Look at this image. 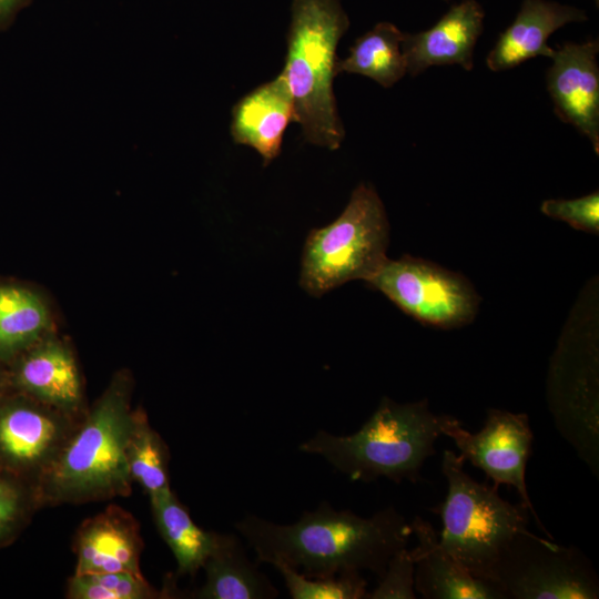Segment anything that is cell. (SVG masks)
Here are the masks:
<instances>
[{
  "mask_svg": "<svg viewBox=\"0 0 599 599\" xmlns=\"http://www.w3.org/2000/svg\"><path fill=\"white\" fill-rule=\"evenodd\" d=\"M404 33L393 23L383 21L357 38L348 55L338 59L336 73L367 77L384 88H390L406 73L402 49Z\"/></svg>",
  "mask_w": 599,
  "mask_h": 599,
  "instance_id": "19",
  "label": "cell"
},
{
  "mask_svg": "<svg viewBox=\"0 0 599 599\" xmlns=\"http://www.w3.org/2000/svg\"><path fill=\"white\" fill-rule=\"evenodd\" d=\"M67 596L72 599H146L159 597L144 577L130 572L73 575Z\"/></svg>",
  "mask_w": 599,
  "mask_h": 599,
  "instance_id": "24",
  "label": "cell"
},
{
  "mask_svg": "<svg viewBox=\"0 0 599 599\" xmlns=\"http://www.w3.org/2000/svg\"><path fill=\"white\" fill-rule=\"evenodd\" d=\"M417 546L409 550L414 561V589L426 599H502L489 582L475 577L439 542L429 521L416 516L410 522Z\"/></svg>",
  "mask_w": 599,
  "mask_h": 599,
  "instance_id": "16",
  "label": "cell"
},
{
  "mask_svg": "<svg viewBox=\"0 0 599 599\" xmlns=\"http://www.w3.org/2000/svg\"><path fill=\"white\" fill-rule=\"evenodd\" d=\"M16 383L31 397L70 415L82 400L81 379L72 353L57 341H47L23 356Z\"/></svg>",
  "mask_w": 599,
  "mask_h": 599,
  "instance_id": "17",
  "label": "cell"
},
{
  "mask_svg": "<svg viewBox=\"0 0 599 599\" xmlns=\"http://www.w3.org/2000/svg\"><path fill=\"white\" fill-rule=\"evenodd\" d=\"M295 121L294 102L282 74L243 95L232 109L231 135L254 149L267 166L282 149L284 133Z\"/></svg>",
  "mask_w": 599,
  "mask_h": 599,
  "instance_id": "15",
  "label": "cell"
},
{
  "mask_svg": "<svg viewBox=\"0 0 599 599\" xmlns=\"http://www.w3.org/2000/svg\"><path fill=\"white\" fill-rule=\"evenodd\" d=\"M599 42H565L554 49L546 74L557 116L586 136L599 154Z\"/></svg>",
  "mask_w": 599,
  "mask_h": 599,
  "instance_id": "10",
  "label": "cell"
},
{
  "mask_svg": "<svg viewBox=\"0 0 599 599\" xmlns=\"http://www.w3.org/2000/svg\"><path fill=\"white\" fill-rule=\"evenodd\" d=\"M502 599H596L599 579L586 555L530 531L516 535L487 579Z\"/></svg>",
  "mask_w": 599,
  "mask_h": 599,
  "instance_id": "7",
  "label": "cell"
},
{
  "mask_svg": "<svg viewBox=\"0 0 599 599\" xmlns=\"http://www.w3.org/2000/svg\"><path fill=\"white\" fill-rule=\"evenodd\" d=\"M378 586L367 592L368 599H414V561L409 550L402 548L388 560Z\"/></svg>",
  "mask_w": 599,
  "mask_h": 599,
  "instance_id": "26",
  "label": "cell"
},
{
  "mask_svg": "<svg viewBox=\"0 0 599 599\" xmlns=\"http://www.w3.org/2000/svg\"><path fill=\"white\" fill-rule=\"evenodd\" d=\"M32 0H0V31L8 30Z\"/></svg>",
  "mask_w": 599,
  "mask_h": 599,
  "instance_id": "28",
  "label": "cell"
},
{
  "mask_svg": "<svg viewBox=\"0 0 599 599\" xmlns=\"http://www.w3.org/2000/svg\"><path fill=\"white\" fill-rule=\"evenodd\" d=\"M257 561L283 564L307 577L368 570L380 578L389 558L406 548L410 524L389 506L369 518L323 502L290 525L254 515L235 524Z\"/></svg>",
  "mask_w": 599,
  "mask_h": 599,
  "instance_id": "1",
  "label": "cell"
},
{
  "mask_svg": "<svg viewBox=\"0 0 599 599\" xmlns=\"http://www.w3.org/2000/svg\"><path fill=\"white\" fill-rule=\"evenodd\" d=\"M49 325L45 305L33 292L0 285V357L34 343Z\"/></svg>",
  "mask_w": 599,
  "mask_h": 599,
  "instance_id": "21",
  "label": "cell"
},
{
  "mask_svg": "<svg viewBox=\"0 0 599 599\" xmlns=\"http://www.w3.org/2000/svg\"><path fill=\"white\" fill-rule=\"evenodd\" d=\"M206 580L196 597L203 599H266L278 591L247 558L240 539L219 535L214 551L205 561Z\"/></svg>",
  "mask_w": 599,
  "mask_h": 599,
  "instance_id": "18",
  "label": "cell"
},
{
  "mask_svg": "<svg viewBox=\"0 0 599 599\" xmlns=\"http://www.w3.org/2000/svg\"><path fill=\"white\" fill-rule=\"evenodd\" d=\"M388 243L385 206L372 184L361 183L335 221L308 233L300 285L319 297L349 281L367 282L386 261Z\"/></svg>",
  "mask_w": 599,
  "mask_h": 599,
  "instance_id": "6",
  "label": "cell"
},
{
  "mask_svg": "<svg viewBox=\"0 0 599 599\" xmlns=\"http://www.w3.org/2000/svg\"><path fill=\"white\" fill-rule=\"evenodd\" d=\"M366 283L407 315L433 327L464 326L478 311L479 296L464 275L410 255L387 257Z\"/></svg>",
  "mask_w": 599,
  "mask_h": 599,
  "instance_id": "8",
  "label": "cell"
},
{
  "mask_svg": "<svg viewBox=\"0 0 599 599\" xmlns=\"http://www.w3.org/2000/svg\"><path fill=\"white\" fill-rule=\"evenodd\" d=\"M169 451L160 435L143 414L134 413L128 447V465L132 480L148 493L151 504L172 493L169 478Z\"/></svg>",
  "mask_w": 599,
  "mask_h": 599,
  "instance_id": "22",
  "label": "cell"
},
{
  "mask_svg": "<svg viewBox=\"0 0 599 599\" xmlns=\"http://www.w3.org/2000/svg\"><path fill=\"white\" fill-rule=\"evenodd\" d=\"M151 505L159 532L176 559L177 572L193 576L214 551L220 534L200 528L173 491Z\"/></svg>",
  "mask_w": 599,
  "mask_h": 599,
  "instance_id": "20",
  "label": "cell"
},
{
  "mask_svg": "<svg viewBox=\"0 0 599 599\" xmlns=\"http://www.w3.org/2000/svg\"><path fill=\"white\" fill-rule=\"evenodd\" d=\"M596 2L598 3V0H596Z\"/></svg>",
  "mask_w": 599,
  "mask_h": 599,
  "instance_id": "29",
  "label": "cell"
},
{
  "mask_svg": "<svg viewBox=\"0 0 599 599\" xmlns=\"http://www.w3.org/2000/svg\"><path fill=\"white\" fill-rule=\"evenodd\" d=\"M485 11L476 0H463L429 29L404 33L402 49L407 73L416 77L432 67L457 64L470 71L484 30Z\"/></svg>",
  "mask_w": 599,
  "mask_h": 599,
  "instance_id": "12",
  "label": "cell"
},
{
  "mask_svg": "<svg viewBox=\"0 0 599 599\" xmlns=\"http://www.w3.org/2000/svg\"><path fill=\"white\" fill-rule=\"evenodd\" d=\"M74 575L130 572L140 569L142 539L139 525L123 509L111 506L85 520L75 537Z\"/></svg>",
  "mask_w": 599,
  "mask_h": 599,
  "instance_id": "13",
  "label": "cell"
},
{
  "mask_svg": "<svg viewBox=\"0 0 599 599\" xmlns=\"http://www.w3.org/2000/svg\"><path fill=\"white\" fill-rule=\"evenodd\" d=\"M540 210L545 215L564 221L576 230L591 234L599 233L598 191L571 200H546L542 202Z\"/></svg>",
  "mask_w": 599,
  "mask_h": 599,
  "instance_id": "25",
  "label": "cell"
},
{
  "mask_svg": "<svg viewBox=\"0 0 599 599\" xmlns=\"http://www.w3.org/2000/svg\"><path fill=\"white\" fill-rule=\"evenodd\" d=\"M586 20V12L572 6L522 0L516 18L487 54V68L501 72L539 55L550 58L554 51L548 44L550 35L568 23Z\"/></svg>",
  "mask_w": 599,
  "mask_h": 599,
  "instance_id": "14",
  "label": "cell"
},
{
  "mask_svg": "<svg viewBox=\"0 0 599 599\" xmlns=\"http://www.w3.org/2000/svg\"><path fill=\"white\" fill-rule=\"evenodd\" d=\"M464 464L459 455L444 451L447 496L430 510L441 518L440 545L475 577L487 581L509 541L529 531L531 512L522 502L514 505L502 499L497 488L473 479Z\"/></svg>",
  "mask_w": 599,
  "mask_h": 599,
  "instance_id": "5",
  "label": "cell"
},
{
  "mask_svg": "<svg viewBox=\"0 0 599 599\" xmlns=\"http://www.w3.org/2000/svg\"><path fill=\"white\" fill-rule=\"evenodd\" d=\"M441 415L428 400L398 404L383 397L376 410L351 435L318 430L300 450L322 456L351 480L374 481L385 477L397 484L422 480L425 460L436 453Z\"/></svg>",
  "mask_w": 599,
  "mask_h": 599,
  "instance_id": "3",
  "label": "cell"
},
{
  "mask_svg": "<svg viewBox=\"0 0 599 599\" xmlns=\"http://www.w3.org/2000/svg\"><path fill=\"white\" fill-rule=\"evenodd\" d=\"M21 506L22 498L17 486L0 477V538L16 524Z\"/></svg>",
  "mask_w": 599,
  "mask_h": 599,
  "instance_id": "27",
  "label": "cell"
},
{
  "mask_svg": "<svg viewBox=\"0 0 599 599\" xmlns=\"http://www.w3.org/2000/svg\"><path fill=\"white\" fill-rule=\"evenodd\" d=\"M440 432L454 440L464 461L471 463L493 480L494 488L512 486L537 526L552 539L535 511L527 490L526 466L534 435L526 414L490 408L484 427L475 434L466 430L454 416L441 415Z\"/></svg>",
  "mask_w": 599,
  "mask_h": 599,
  "instance_id": "9",
  "label": "cell"
},
{
  "mask_svg": "<svg viewBox=\"0 0 599 599\" xmlns=\"http://www.w3.org/2000/svg\"><path fill=\"white\" fill-rule=\"evenodd\" d=\"M133 424L126 387L116 380L40 474L38 497L62 504L129 496L128 447Z\"/></svg>",
  "mask_w": 599,
  "mask_h": 599,
  "instance_id": "2",
  "label": "cell"
},
{
  "mask_svg": "<svg viewBox=\"0 0 599 599\" xmlns=\"http://www.w3.org/2000/svg\"><path fill=\"white\" fill-rule=\"evenodd\" d=\"M348 27L339 0H292L281 74L293 98L294 122L301 125L305 141L332 151L345 139L333 81L337 44Z\"/></svg>",
  "mask_w": 599,
  "mask_h": 599,
  "instance_id": "4",
  "label": "cell"
},
{
  "mask_svg": "<svg viewBox=\"0 0 599 599\" xmlns=\"http://www.w3.org/2000/svg\"><path fill=\"white\" fill-rule=\"evenodd\" d=\"M67 417L42 403L1 404L0 461L10 469L40 476L72 434Z\"/></svg>",
  "mask_w": 599,
  "mask_h": 599,
  "instance_id": "11",
  "label": "cell"
},
{
  "mask_svg": "<svg viewBox=\"0 0 599 599\" xmlns=\"http://www.w3.org/2000/svg\"><path fill=\"white\" fill-rule=\"evenodd\" d=\"M274 567L281 572L294 599H361L367 595V582L361 572L307 577L283 564Z\"/></svg>",
  "mask_w": 599,
  "mask_h": 599,
  "instance_id": "23",
  "label": "cell"
}]
</instances>
